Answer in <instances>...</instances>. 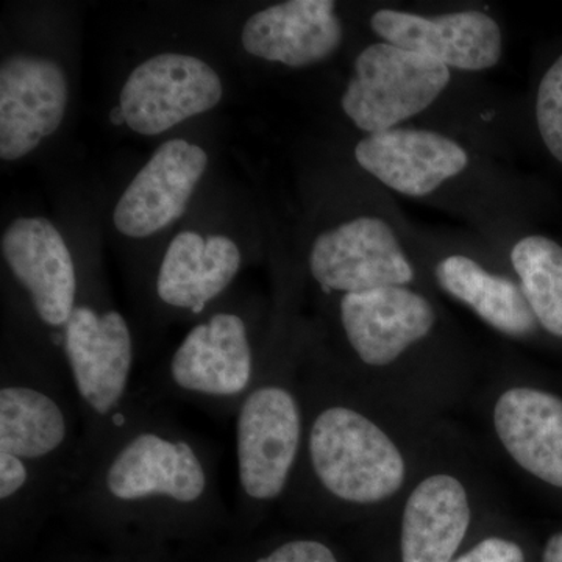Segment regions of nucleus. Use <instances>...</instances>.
Masks as SVG:
<instances>
[{"label": "nucleus", "instance_id": "nucleus-1", "mask_svg": "<svg viewBox=\"0 0 562 562\" xmlns=\"http://www.w3.org/2000/svg\"><path fill=\"white\" fill-rule=\"evenodd\" d=\"M60 512L111 535L194 536L227 522L209 443L146 394L138 413L72 484Z\"/></svg>", "mask_w": 562, "mask_h": 562}, {"label": "nucleus", "instance_id": "nucleus-2", "mask_svg": "<svg viewBox=\"0 0 562 562\" xmlns=\"http://www.w3.org/2000/svg\"><path fill=\"white\" fill-rule=\"evenodd\" d=\"M305 438L283 512L347 517L376 512L405 494L408 452L372 408L366 392L333 364L302 375Z\"/></svg>", "mask_w": 562, "mask_h": 562}, {"label": "nucleus", "instance_id": "nucleus-3", "mask_svg": "<svg viewBox=\"0 0 562 562\" xmlns=\"http://www.w3.org/2000/svg\"><path fill=\"white\" fill-rule=\"evenodd\" d=\"M83 424L65 364L5 360L0 376L3 531L60 512L80 471Z\"/></svg>", "mask_w": 562, "mask_h": 562}, {"label": "nucleus", "instance_id": "nucleus-4", "mask_svg": "<svg viewBox=\"0 0 562 562\" xmlns=\"http://www.w3.org/2000/svg\"><path fill=\"white\" fill-rule=\"evenodd\" d=\"M236 516L255 525L290 491L305 438L302 375L294 361L262 357L235 416Z\"/></svg>", "mask_w": 562, "mask_h": 562}, {"label": "nucleus", "instance_id": "nucleus-5", "mask_svg": "<svg viewBox=\"0 0 562 562\" xmlns=\"http://www.w3.org/2000/svg\"><path fill=\"white\" fill-rule=\"evenodd\" d=\"M60 350L83 424L79 479L138 413L146 394L133 386L135 346L131 325L117 310L77 303Z\"/></svg>", "mask_w": 562, "mask_h": 562}, {"label": "nucleus", "instance_id": "nucleus-6", "mask_svg": "<svg viewBox=\"0 0 562 562\" xmlns=\"http://www.w3.org/2000/svg\"><path fill=\"white\" fill-rule=\"evenodd\" d=\"M262 355L241 314L217 312L187 333L169 358L155 397L198 406L217 417L235 416L254 386Z\"/></svg>", "mask_w": 562, "mask_h": 562}, {"label": "nucleus", "instance_id": "nucleus-7", "mask_svg": "<svg viewBox=\"0 0 562 562\" xmlns=\"http://www.w3.org/2000/svg\"><path fill=\"white\" fill-rule=\"evenodd\" d=\"M450 77L443 63L383 41L358 55L341 106L368 135L392 131L431 106Z\"/></svg>", "mask_w": 562, "mask_h": 562}, {"label": "nucleus", "instance_id": "nucleus-8", "mask_svg": "<svg viewBox=\"0 0 562 562\" xmlns=\"http://www.w3.org/2000/svg\"><path fill=\"white\" fill-rule=\"evenodd\" d=\"M308 262L322 290L342 295L408 286L416 277L391 225L375 216L355 217L321 233Z\"/></svg>", "mask_w": 562, "mask_h": 562}, {"label": "nucleus", "instance_id": "nucleus-9", "mask_svg": "<svg viewBox=\"0 0 562 562\" xmlns=\"http://www.w3.org/2000/svg\"><path fill=\"white\" fill-rule=\"evenodd\" d=\"M221 99L220 76L201 58L160 54L133 69L120 106L133 132L154 136L213 110Z\"/></svg>", "mask_w": 562, "mask_h": 562}, {"label": "nucleus", "instance_id": "nucleus-10", "mask_svg": "<svg viewBox=\"0 0 562 562\" xmlns=\"http://www.w3.org/2000/svg\"><path fill=\"white\" fill-rule=\"evenodd\" d=\"M435 308L409 286L344 294L339 299V324L344 339L362 369L383 371L397 364L436 327Z\"/></svg>", "mask_w": 562, "mask_h": 562}, {"label": "nucleus", "instance_id": "nucleus-11", "mask_svg": "<svg viewBox=\"0 0 562 562\" xmlns=\"http://www.w3.org/2000/svg\"><path fill=\"white\" fill-rule=\"evenodd\" d=\"M2 254L33 312L60 349L61 335L79 303V279L61 233L44 217H20L2 236Z\"/></svg>", "mask_w": 562, "mask_h": 562}, {"label": "nucleus", "instance_id": "nucleus-12", "mask_svg": "<svg viewBox=\"0 0 562 562\" xmlns=\"http://www.w3.org/2000/svg\"><path fill=\"white\" fill-rule=\"evenodd\" d=\"M65 70L49 58L13 55L0 66V157L20 160L57 132L68 106Z\"/></svg>", "mask_w": 562, "mask_h": 562}, {"label": "nucleus", "instance_id": "nucleus-13", "mask_svg": "<svg viewBox=\"0 0 562 562\" xmlns=\"http://www.w3.org/2000/svg\"><path fill=\"white\" fill-rule=\"evenodd\" d=\"M371 27L384 43L427 55L449 69L480 72L494 68L503 54L501 25L479 10L420 16L383 9L373 13Z\"/></svg>", "mask_w": 562, "mask_h": 562}, {"label": "nucleus", "instance_id": "nucleus-14", "mask_svg": "<svg viewBox=\"0 0 562 562\" xmlns=\"http://www.w3.org/2000/svg\"><path fill=\"white\" fill-rule=\"evenodd\" d=\"M209 166L201 146L162 143L121 195L113 221L128 238H147L179 220Z\"/></svg>", "mask_w": 562, "mask_h": 562}, {"label": "nucleus", "instance_id": "nucleus-15", "mask_svg": "<svg viewBox=\"0 0 562 562\" xmlns=\"http://www.w3.org/2000/svg\"><path fill=\"white\" fill-rule=\"evenodd\" d=\"M471 487L458 473L431 471L409 484L401 513L402 562H452L471 531Z\"/></svg>", "mask_w": 562, "mask_h": 562}, {"label": "nucleus", "instance_id": "nucleus-16", "mask_svg": "<svg viewBox=\"0 0 562 562\" xmlns=\"http://www.w3.org/2000/svg\"><path fill=\"white\" fill-rule=\"evenodd\" d=\"M503 452L525 473L562 490V398L530 384H508L491 408Z\"/></svg>", "mask_w": 562, "mask_h": 562}, {"label": "nucleus", "instance_id": "nucleus-17", "mask_svg": "<svg viewBox=\"0 0 562 562\" xmlns=\"http://www.w3.org/2000/svg\"><path fill=\"white\" fill-rule=\"evenodd\" d=\"M355 158L364 171L408 198L431 194L469 165L468 151L457 140L416 128L372 133L357 144Z\"/></svg>", "mask_w": 562, "mask_h": 562}, {"label": "nucleus", "instance_id": "nucleus-18", "mask_svg": "<svg viewBox=\"0 0 562 562\" xmlns=\"http://www.w3.org/2000/svg\"><path fill=\"white\" fill-rule=\"evenodd\" d=\"M335 7L331 0H290L258 11L244 25V49L291 68L327 60L344 38Z\"/></svg>", "mask_w": 562, "mask_h": 562}, {"label": "nucleus", "instance_id": "nucleus-19", "mask_svg": "<svg viewBox=\"0 0 562 562\" xmlns=\"http://www.w3.org/2000/svg\"><path fill=\"white\" fill-rule=\"evenodd\" d=\"M241 251L227 236L183 232L169 244L155 279L158 302L202 316L241 269Z\"/></svg>", "mask_w": 562, "mask_h": 562}, {"label": "nucleus", "instance_id": "nucleus-20", "mask_svg": "<svg viewBox=\"0 0 562 562\" xmlns=\"http://www.w3.org/2000/svg\"><path fill=\"white\" fill-rule=\"evenodd\" d=\"M436 281L447 294L469 306L494 330L512 338H527L538 328L519 284L492 273L465 255L442 258L435 268Z\"/></svg>", "mask_w": 562, "mask_h": 562}, {"label": "nucleus", "instance_id": "nucleus-21", "mask_svg": "<svg viewBox=\"0 0 562 562\" xmlns=\"http://www.w3.org/2000/svg\"><path fill=\"white\" fill-rule=\"evenodd\" d=\"M512 265L536 321L550 335L562 338V247L541 235L520 239L512 250Z\"/></svg>", "mask_w": 562, "mask_h": 562}, {"label": "nucleus", "instance_id": "nucleus-22", "mask_svg": "<svg viewBox=\"0 0 562 562\" xmlns=\"http://www.w3.org/2000/svg\"><path fill=\"white\" fill-rule=\"evenodd\" d=\"M536 121L547 149L562 162V55L539 85Z\"/></svg>", "mask_w": 562, "mask_h": 562}, {"label": "nucleus", "instance_id": "nucleus-23", "mask_svg": "<svg viewBox=\"0 0 562 562\" xmlns=\"http://www.w3.org/2000/svg\"><path fill=\"white\" fill-rule=\"evenodd\" d=\"M251 562H341L330 543L316 536L299 535L265 547Z\"/></svg>", "mask_w": 562, "mask_h": 562}, {"label": "nucleus", "instance_id": "nucleus-24", "mask_svg": "<svg viewBox=\"0 0 562 562\" xmlns=\"http://www.w3.org/2000/svg\"><path fill=\"white\" fill-rule=\"evenodd\" d=\"M452 562H525L522 547L505 536H486Z\"/></svg>", "mask_w": 562, "mask_h": 562}, {"label": "nucleus", "instance_id": "nucleus-25", "mask_svg": "<svg viewBox=\"0 0 562 562\" xmlns=\"http://www.w3.org/2000/svg\"><path fill=\"white\" fill-rule=\"evenodd\" d=\"M542 562H562V532H557L547 541Z\"/></svg>", "mask_w": 562, "mask_h": 562}, {"label": "nucleus", "instance_id": "nucleus-26", "mask_svg": "<svg viewBox=\"0 0 562 562\" xmlns=\"http://www.w3.org/2000/svg\"><path fill=\"white\" fill-rule=\"evenodd\" d=\"M111 122H113L114 125L125 124V117L121 106H116V109L111 111Z\"/></svg>", "mask_w": 562, "mask_h": 562}]
</instances>
